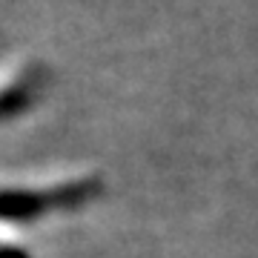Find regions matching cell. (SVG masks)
Listing matches in <instances>:
<instances>
[{
    "label": "cell",
    "instance_id": "1",
    "mask_svg": "<svg viewBox=\"0 0 258 258\" xmlns=\"http://www.w3.org/2000/svg\"><path fill=\"white\" fill-rule=\"evenodd\" d=\"M98 192V181H72L55 189H0V221H32L49 210H75Z\"/></svg>",
    "mask_w": 258,
    "mask_h": 258
},
{
    "label": "cell",
    "instance_id": "2",
    "mask_svg": "<svg viewBox=\"0 0 258 258\" xmlns=\"http://www.w3.org/2000/svg\"><path fill=\"white\" fill-rule=\"evenodd\" d=\"M32 103V92L23 86H9L0 92V120L15 118L20 112H26V106Z\"/></svg>",
    "mask_w": 258,
    "mask_h": 258
},
{
    "label": "cell",
    "instance_id": "3",
    "mask_svg": "<svg viewBox=\"0 0 258 258\" xmlns=\"http://www.w3.org/2000/svg\"><path fill=\"white\" fill-rule=\"evenodd\" d=\"M0 258H32V255H29L26 249L15 247V244H3L0 247Z\"/></svg>",
    "mask_w": 258,
    "mask_h": 258
}]
</instances>
